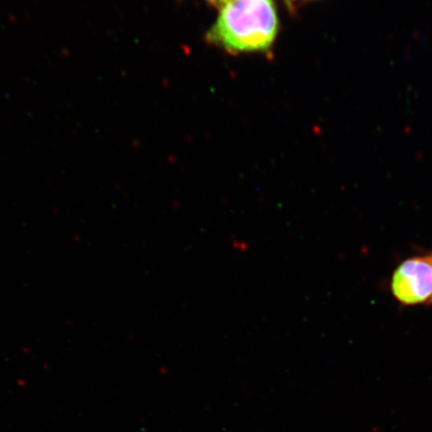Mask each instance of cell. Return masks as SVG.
I'll return each mask as SVG.
<instances>
[{"mask_svg": "<svg viewBox=\"0 0 432 432\" xmlns=\"http://www.w3.org/2000/svg\"><path fill=\"white\" fill-rule=\"evenodd\" d=\"M210 1H219V2H221V1H223V0H210Z\"/></svg>", "mask_w": 432, "mask_h": 432, "instance_id": "obj_3", "label": "cell"}, {"mask_svg": "<svg viewBox=\"0 0 432 432\" xmlns=\"http://www.w3.org/2000/svg\"><path fill=\"white\" fill-rule=\"evenodd\" d=\"M390 288L403 306L432 304V255L403 261L395 269Z\"/></svg>", "mask_w": 432, "mask_h": 432, "instance_id": "obj_2", "label": "cell"}, {"mask_svg": "<svg viewBox=\"0 0 432 432\" xmlns=\"http://www.w3.org/2000/svg\"><path fill=\"white\" fill-rule=\"evenodd\" d=\"M274 0H223L209 41L231 52H265L276 40Z\"/></svg>", "mask_w": 432, "mask_h": 432, "instance_id": "obj_1", "label": "cell"}]
</instances>
